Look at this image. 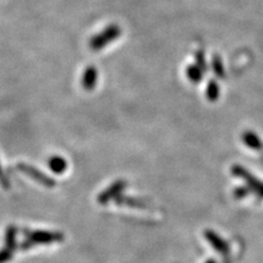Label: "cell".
Listing matches in <instances>:
<instances>
[{
  "mask_svg": "<svg viewBox=\"0 0 263 263\" xmlns=\"http://www.w3.org/2000/svg\"><path fill=\"white\" fill-rule=\"evenodd\" d=\"M231 173L237 178L243 180L247 183V187L250 189L258 197L263 199V182L248 171L246 168H243L240 164H234L231 168Z\"/></svg>",
  "mask_w": 263,
  "mask_h": 263,
  "instance_id": "obj_1",
  "label": "cell"
},
{
  "mask_svg": "<svg viewBox=\"0 0 263 263\" xmlns=\"http://www.w3.org/2000/svg\"><path fill=\"white\" fill-rule=\"evenodd\" d=\"M120 34H121L120 28L114 24V26H110L102 33H100L99 35L96 36V38L93 40V42H91V43H93V46L95 48H101L105 45H107L108 43L118 39Z\"/></svg>",
  "mask_w": 263,
  "mask_h": 263,
  "instance_id": "obj_2",
  "label": "cell"
},
{
  "mask_svg": "<svg viewBox=\"0 0 263 263\" xmlns=\"http://www.w3.org/2000/svg\"><path fill=\"white\" fill-rule=\"evenodd\" d=\"M241 140L248 148L252 150H261L263 147L260 137L252 131H244L241 135Z\"/></svg>",
  "mask_w": 263,
  "mask_h": 263,
  "instance_id": "obj_3",
  "label": "cell"
},
{
  "mask_svg": "<svg viewBox=\"0 0 263 263\" xmlns=\"http://www.w3.org/2000/svg\"><path fill=\"white\" fill-rule=\"evenodd\" d=\"M204 74H205V71L202 69L199 65L191 64L187 67L186 75L189 80L193 83H199L203 80Z\"/></svg>",
  "mask_w": 263,
  "mask_h": 263,
  "instance_id": "obj_4",
  "label": "cell"
},
{
  "mask_svg": "<svg viewBox=\"0 0 263 263\" xmlns=\"http://www.w3.org/2000/svg\"><path fill=\"white\" fill-rule=\"evenodd\" d=\"M206 99L211 102H215L218 100L219 95H221V88H219V84L215 80L209 81L206 85L205 90Z\"/></svg>",
  "mask_w": 263,
  "mask_h": 263,
  "instance_id": "obj_5",
  "label": "cell"
},
{
  "mask_svg": "<svg viewBox=\"0 0 263 263\" xmlns=\"http://www.w3.org/2000/svg\"><path fill=\"white\" fill-rule=\"evenodd\" d=\"M205 237H206V239L209 240L214 247H215L217 250H219V251H225V250L227 249V244H226V242L218 235H216L214 231L207 230L205 232Z\"/></svg>",
  "mask_w": 263,
  "mask_h": 263,
  "instance_id": "obj_6",
  "label": "cell"
},
{
  "mask_svg": "<svg viewBox=\"0 0 263 263\" xmlns=\"http://www.w3.org/2000/svg\"><path fill=\"white\" fill-rule=\"evenodd\" d=\"M212 70L216 77L224 78L225 77V67L221 56L214 55L212 59Z\"/></svg>",
  "mask_w": 263,
  "mask_h": 263,
  "instance_id": "obj_7",
  "label": "cell"
},
{
  "mask_svg": "<svg viewBox=\"0 0 263 263\" xmlns=\"http://www.w3.org/2000/svg\"><path fill=\"white\" fill-rule=\"evenodd\" d=\"M250 192V189L248 187H239V188H236L235 191H234V197L236 199H243L246 198L247 195Z\"/></svg>",
  "mask_w": 263,
  "mask_h": 263,
  "instance_id": "obj_8",
  "label": "cell"
},
{
  "mask_svg": "<svg viewBox=\"0 0 263 263\" xmlns=\"http://www.w3.org/2000/svg\"><path fill=\"white\" fill-rule=\"evenodd\" d=\"M195 59H197L198 65L201 67V68L203 69L204 71H206V69H207V65H206V62H205L204 53L202 52V51H198L197 54H195Z\"/></svg>",
  "mask_w": 263,
  "mask_h": 263,
  "instance_id": "obj_9",
  "label": "cell"
}]
</instances>
